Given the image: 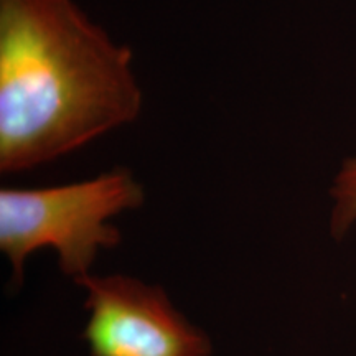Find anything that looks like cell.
I'll use <instances>...</instances> for the list:
<instances>
[{"instance_id": "3", "label": "cell", "mask_w": 356, "mask_h": 356, "mask_svg": "<svg viewBox=\"0 0 356 356\" xmlns=\"http://www.w3.org/2000/svg\"><path fill=\"white\" fill-rule=\"evenodd\" d=\"M86 292L83 340L91 356H211L210 335L173 305L167 291L124 274L76 282Z\"/></svg>"}, {"instance_id": "1", "label": "cell", "mask_w": 356, "mask_h": 356, "mask_svg": "<svg viewBox=\"0 0 356 356\" xmlns=\"http://www.w3.org/2000/svg\"><path fill=\"white\" fill-rule=\"evenodd\" d=\"M142 104L132 50L74 0H0V172L65 157Z\"/></svg>"}, {"instance_id": "4", "label": "cell", "mask_w": 356, "mask_h": 356, "mask_svg": "<svg viewBox=\"0 0 356 356\" xmlns=\"http://www.w3.org/2000/svg\"><path fill=\"white\" fill-rule=\"evenodd\" d=\"M330 197V234L335 241H341L356 225V157H348L341 163L332 184Z\"/></svg>"}, {"instance_id": "2", "label": "cell", "mask_w": 356, "mask_h": 356, "mask_svg": "<svg viewBox=\"0 0 356 356\" xmlns=\"http://www.w3.org/2000/svg\"><path fill=\"white\" fill-rule=\"evenodd\" d=\"M144 202V186L126 167L76 184L2 188L0 251L10 262L13 282H24L26 257L51 248L61 274L76 284L91 274L99 251L122 243L111 218L139 210Z\"/></svg>"}]
</instances>
